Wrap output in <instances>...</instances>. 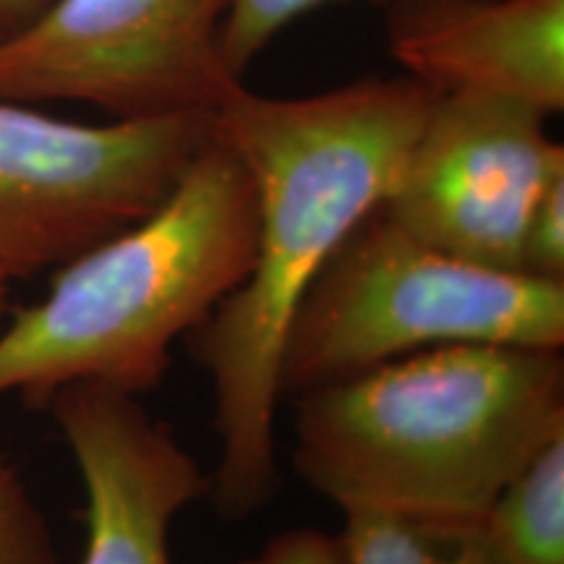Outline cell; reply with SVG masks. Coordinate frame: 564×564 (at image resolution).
Masks as SVG:
<instances>
[{"label":"cell","mask_w":564,"mask_h":564,"mask_svg":"<svg viewBox=\"0 0 564 564\" xmlns=\"http://www.w3.org/2000/svg\"><path fill=\"white\" fill-rule=\"evenodd\" d=\"M434 100L411 76L308 97H264L241 84L212 116V133L241 160L257 194L251 270L188 335L212 387L220 444L207 497L220 518H249L278 491L288 329L337 246L390 196Z\"/></svg>","instance_id":"1"},{"label":"cell","mask_w":564,"mask_h":564,"mask_svg":"<svg viewBox=\"0 0 564 564\" xmlns=\"http://www.w3.org/2000/svg\"><path fill=\"white\" fill-rule=\"evenodd\" d=\"M564 436L562 350L447 345L293 398V468L345 518L453 541Z\"/></svg>","instance_id":"2"},{"label":"cell","mask_w":564,"mask_h":564,"mask_svg":"<svg viewBox=\"0 0 564 564\" xmlns=\"http://www.w3.org/2000/svg\"><path fill=\"white\" fill-rule=\"evenodd\" d=\"M257 251L253 183L223 141L139 223L63 267L0 327V398L45 405L66 384L158 390L173 345L241 285Z\"/></svg>","instance_id":"3"},{"label":"cell","mask_w":564,"mask_h":564,"mask_svg":"<svg viewBox=\"0 0 564 564\" xmlns=\"http://www.w3.org/2000/svg\"><path fill=\"white\" fill-rule=\"evenodd\" d=\"M447 345L562 350L564 280L465 262L371 212L303 295L280 400Z\"/></svg>","instance_id":"4"},{"label":"cell","mask_w":564,"mask_h":564,"mask_svg":"<svg viewBox=\"0 0 564 564\" xmlns=\"http://www.w3.org/2000/svg\"><path fill=\"white\" fill-rule=\"evenodd\" d=\"M212 141V116L53 118L0 100V280L58 270L147 217Z\"/></svg>","instance_id":"5"},{"label":"cell","mask_w":564,"mask_h":564,"mask_svg":"<svg viewBox=\"0 0 564 564\" xmlns=\"http://www.w3.org/2000/svg\"><path fill=\"white\" fill-rule=\"evenodd\" d=\"M230 0H53L0 47V100L82 102L112 121L215 110L241 87L223 55Z\"/></svg>","instance_id":"6"},{"label":"cell","mask_w":564,"mask_h":564,"mask_svg":"<svg viewBox=\"0 0 564 564\" xmlns=\"http://www.w3.org/2000/svg\"><path fill=\"white\" fill-rule=\"evenodd\" d=\"M560 175L564 147L546 133L544 112L449 91L436 95L379 212L444 253L520 272L528 217Z\"/></svg>","instance_id":"7"},{"label":"cell","mask_w":564,"mask_h":564,"mask_svg":"<svg viewBox=\"0 0 564 564\" xmlns=\"http://www.w3.org/2000/svg\"><path fill=\"white\" fill-rule=\"evenodd\" d=\"M87 497L79 564H173L171 525L209 494V474L139 394L66 384L47 400Z\"/></svg>","instance_id":"8"},{"label":"cell","mask_w":564,"mask_h":564,"mask_svg":"<svg viewBox=\"0 0 564 564\" xmlns=\"http://www.w3.org/2000/svg\"><path fill=\"white\" fill-rule=\"evenodd\" d=\"M387 45L434 89L564 110V0H392Z\"/></svg>","instance_id":"9"},{"label":"cell","mask_w":564,"mask_h":564,"mask_svg":"<svg viewBox=\"0 0 564 564\" xmlns=\"http://www.w3.org/2000/svg\"><path fill=\"white\" fill-rule=\"evenodd\" d=\"M478 531L507 564H564V436L499 491Z\"/></svg>","instance_id":"10"},{"label":"cell","mask_w":564,"mask_h":564,"mask_svg":"<svg viewBox=\"0 0 564 564\" xmlns=\"http://www.w3.org/2000/svg\"><path fill=\"white\" fill-rule=\"evenodd\" d=\"M348 564H507L481 531L442 541L387 518L348 514L340 531Z\"/></svg>","instance_id":"11"},{"label":"cell","mask_w":564,"mask_h":564,"mask_svg":"<svg viewBox=\"0 0 564 564\" xmlns=\"http://www.w3.org/2000/svg\"><path fill=\"white\" fill-rule=\"evenodd\" d=\"M0 564H58L53 531L19 468L0 453Z\"/></svg>","instance_id":"12"},{"label":"cell","mask_w":564,"mask_h":564,"mask_svg":"<svg viewBox=\"0 0 564 564\" xmlns=\"http://www.w3.org/2000/svg\"><path fill=\"white\" fill-rule=\"evenodd\" d=\"M340 0H230L223 26L225 63L238 79L278 34L303 13Z\"/></svg>","instance_id":"13"},{"label":"cell","mask_w":564,"mask_h":564,"mask_svg":"<svg viewBox=\"0 0 564 564\" xmlns=\"http://www.w3.org/2000/svg\"><path fill=\"white\" fill-rule=\"evenodd\" d=\"M520 272L541 280H564V175L549 183L528 217Z\"/></svg>","instance_id":"14"},{"label":"cell","mask_w":564,"mask_h":564,"mask_svg":"<svg viewBox=\"0 0 564 564\" xmlns=\"http://www.w3.org/2000/svg\"><path fill=\"white\" fill-rule=\"evenodd\" d=\"M238 564H348L340 533H324L316 528H293L267 544L262 552Z\"/></svg>","instance_id":"15"},{"label":"cell","mask_w":564,"mask_h":564,"mask_svg":"<svg viewBox=\"0 0 564 564\" xmlns=\"http://www.w3.org/2000/svg\"><path fill=\"white\" fill-rule=\"evenodd\" d=\"M51 6L53 0H0V47L30 30Z\"/></svg>","instance_id":"16"},{"label":"cell","mask_w":564,"mask_h":564,"mask_svg":"<svg viewBox=\"0 0 564 564\" xmlns=\"http://www.w3.org/2000/svg\"><path fill=\"white\" fill-rule=\"evenodd\" d=\"M9 295H11V285H9V282L0 280V327H3V322L9 319V314H11Z\"/></svg>","instance_id":"17"}]
</instances>
